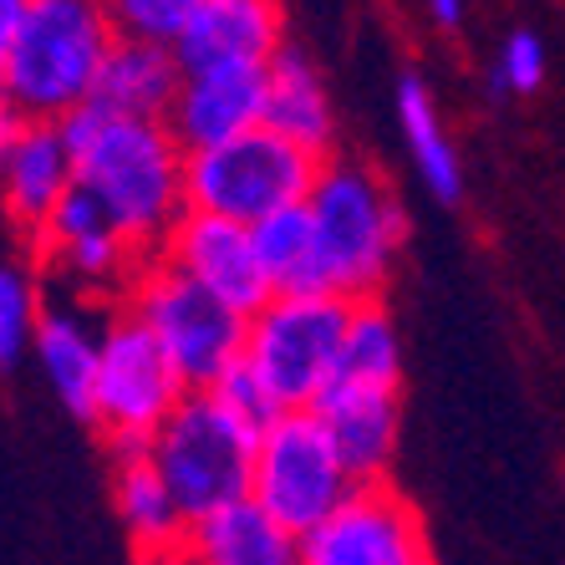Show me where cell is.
<instances>
[{
	"label": "cell",
	"instance_id": "cell-1",
	"mask_svg": "<svg viewBox=\"0 0 565 565\" xmlns=\"http://www.w3.org/2000/svg\"><path fill=\"white\" fill-rule=\"evenodd\" d=\"M62 128L72 138L82 194L143 260L163 255L173 224L189 214V153L169 122L82 107Z\"/></svg>",
	"mask_w": 565,
	"mask_h": 565
},
{
	"label": "cell",
	"instance_id": "cell-2",
	"mask_svg": "<svg viewBox=\"0 0 565 565\" xmlns=\"http://www.w3.org/2000/svg\"><path fill=\"white\" fill-rule=\"evenodd\" d=\"M306 214L316 230L321 260V296L342 301H382L403 245H408V210L393 184L356 153H331L316 173Z\"/></svg>",
	"mask_w": 565,
	"mask_h": 565
},
{
	"label": "cell",
	"instance_id": "cell-3",
	"mask_svg": "<svg viewBox=\"0 0 565 565\" xmlns=\"http://www.w3.org/2000/svg\"><path fill=\"white\" fill-rule=\"evenodd\" d=\"M118 41L107 0H31L0 93L31 122L77 118L93 103L97 77Z\"/></svg>",
	"mask_w": 565,
	"mask_h": 565
},
{
	"label": "cell",
	"instance_id": "cell-4",
	"mask_svg": "<svg viewBox=\"0 0 565 565\" xmlns=\"http://www.w3.org/2000/svg\"><path fill=\"white\" fill-rule=\"evenodd\" d=\"M255 444H260V428L239 418L230 403H220L214 393H189L153 434L148 459L158 463L189 525H204L210 514L250 500Z\"/></svg>",
	"mask_w": 565,
	"mask_h": 565
},
{
	"label": "cell",
	"instance_id": "cell-5",
	"mask_svg": "<svg viewBox=\"0 0 565 565\" xmlns=\"http://www.w3.org/2000/svg\"><path fill=\"white\" fill-rule=\"evenodd\" d=\"M352 301L321 296V290H286L270 296L245 327V367L265 382L280 413L316 408V397L331 387L342 362Z\"/></svg>",
	"mask_w": 565,
	"mask_h": 565
},
{
	"label": "cell",
	"instance_id": "cell-6",
	"mask_svg": "<svg viewBox=\"0 0 565 565\" xmlns=\"http://www.w3.org/2000/svg\"><path fill=\"white\" fill-rule=\"evenodd\" d=\"M122 306L169 352L179 377L189 382V393H214L224 382V372L239 367V356H245L250 316H239L235 306H224L220 296H210L199 280H189L184 270H173L163 255L143 260V270H138Z\"/></svg>",
	"mask_w": 565,
	"mask_h": 565
},
{
	"label": "cell",
	"instance_id": "cell-7",
	"mask_svg": "<svg viewBox=\"0 0 565 565\" xmlns=\"http://www.w3.org/2000/svg\"><path fill=\"white\" fill-rule=\"evenodd\" d=\"M189 397V382L169 362V352L148 337V327L128 306H113L103 327V356H97L93 387V428L113 454L148 448L153 434L173 418Z\"/></svg>",
	"mask_w": 565,
	"mask_h": 565
},
{
	"label": "cell",
	"instance_id": "cell-8",
	"mask_svg": "<svg viewBox=\"0 0 565 565\" xmlns=\"http://www.w3.org/2000/svg\"><path fill=\"white\" fill-rule=\"evenodd\" d=\"M352 489L356 479L347 469L342 448L331 444L327 423L316 418L311 408L280 413L276 423L260 428L250 504H260L280 530H290L296 540L311 535Z\"/></svg>",
	"mask_w": 565,
	"mask_h": 565
},
{
	"label": "cell",
	"instance_id": "cell-9",
	"mask_svg": "<svg viewBox=\"0 0 565 565\" xmlns=\"http://www.w3.org/2000/svg\"><path fill=\"white\" fill-rule=\"evenodd\" d=\"M316 173H321V158L286 143L280 132L255 128L220 148L189 153V210L255 230L270 214L306 204Z\"/></svg>",
	"mask_w": 565,
	"mask_h": 565
},
{
	"label": "cell",
	"instance_id": "cell-10",
	"mask_svg": "<svg viewBox=\"0 0 565 565\" xmlns=\"http://www.w3.org/2000/svg\"><path fill=\"white\" fill-rule=\"evenodd\" d=\"M31 250H36V265L52 290L82 296L107 311L128 301L132 280L143 270V255L107 224V214L82 189H72V199L52 214V224L31 239Z\"/></svg>",
	"mask_w": 565,
	"mask_h": 565
},
{
	"label": "cell",
	"instance_id": "cell-11",
	"mask_svg": "<svg viewBox=\"0 0 565 565\" xmlns=\"http://www.w3.org/2000/svg\"><path fill=\"white\" fill-rule=\"evenodd\" d=\"M428 555L418 504L393 479L356 484L311 535H301V565H418Z\"/></svg>",
	"mask_w": 565,
	"mask_h": 565
},
{
	"label": "cell",
	"instance_id": "cell-12",
	"mask_svg": "<svg viewBox=\"0 0 565 565\" xmlns=\"http://www.w3.org/2000/svg\"><path fill=\"white\" fill-rule=\"evenodd\" d=\"M163 260L173 270H184L189 280H199L210 296H220L224 306H235L239 316H255L276 296L260 265V250H255V230L235 220H220V214L189 210L184 220L173 224Z\"/></svg>",
	"mask_w": 565,
	"mask_h": 565
},
{
	"label": "cell",
	"instance_id": "cell-13",
	"mask_svg": "<svg viewBox=\"0 0 565 565\" xmlns=\"http://www.w3.org/2000/svg\"><path fill=\"white\" fill-rule=\"evenodd\" d=\"M286 46L290 41L280 0H204L173 56L184 72H220V66L265 72Z\"/></svg>",
	"mask_w": 565,
	"mask_h": 565
},
{
	"label": "cell",
	"instance_id": "cell-14",
	"mask_svg": "<svg viewBox=\"0 0 565 565\" xmlns=\"http://www.w3.org/2000/svg\"><path fill=\"white\" fill-rule=\"evenodd\" d=\"M316 418L327 423L331 444L342 448L347 469L356 484H382L403 444V387H377V382H342L316 397Z\"/></svg>",
	"mask_w": 565,
	"mask_h": 565
},
{
	"label": "cell",
	"instance_id": "cell-15",
	"mask_svg": "<svg viewBox=\"0 0 565 565\" xmlns=\"http://www.w3.org/2000/svg\"><path fill=\"white\" fill-rule=\"evenodd\" d=\"M103 327H107V306H93L82 296L52 290L46 311L36 327V356L41 377L56 393L72 418L93 423V387H97V356H103Z\"/></svg>",
	"mask_w": 565,
	"mask_h": 565
},
{
	"label": "cell",
	"instance_id": "cell-16",
	"mask_svg": "<svg viewBox=\"0 0 565 565\" xmlns=\"http://www.w3.org/2000/svg\"><path fill=\"white\" fill-rule=\"evenodd\" d=\"M265 128V72L220 66V72H184L179 97L169 107V132L184 153H204L230 138Z\"/></svg>",
	"mask_w": 565,
	"mask_h": 565
},
{
	"label": "cell",
	"instance_id": "cell-17",
	"mask_svg": "<svg viewBox=\"0 0 565 565\" xmlns=\"http://www.w3.org/2000/svg\"><path fill=\"white\" fill-rule=\"evenodd\" d=\"M77 189V158L62 122H31L26 138L0 169V210L26 239H36L52 214L62 210Z\"/></svg>",
	"mask_w": 565,
	"mask_h": 565
},
{
	"label": "cell",
	"instance_id": "cell-18",
	"mask_svg": "<svg viewBox=\"0 0 565 565\" xmlns=\"http://www.w3.org/2000/svg\"><path fill=\"white\" fill-rule=\"evenodd\" d=\"M265 128L280 132L286 143L306 148L321 163L331 153H342L337 148V103H331V87L321 77V66L301 46H286L276 62L265 66Z\"/></svg>",
	"mask_w": 565,
	"mask_h": 565
},
{
	"label": "cell",
	"instance_id": "cell-19",
	"mask_svg": "<svg viewBox=\"0 0 565 565\" xmlns=\"http://www.w3.org/2000/svg\"><path fill=\"white\" fill-rule=\"evenodd\" d=\"M113 510L118 525L128 535V545L138 551V561L148 555H173L189 545V514L179 510L173 489L163 484L158 463L148 459V448H122L113 454Z\"/></svg>",
	"mask_w": 565,
	"mask_h": 565
},
{
	"label": "cell",
	"instance_id": "cell-20",
	"mask_svg": "<svg viewBox=\"0 0 565 565\" xmlns=\"http://www.w3.org/2000/svg\"><path fill=\"white\" fill-rule=\"evenodd\" d=\"M184 66L173 56V46H153V41H118L107 56L97 93L87 107L118 113V118H158L169 122V107L179 97Z\"/></svg>",
	"mask_w": 565,
	"mask_h": 565
},
{
	"label": "cell",
	"instance_id": "cell-21",
	"mask_svg": "<svg viewBox=\"0 0 565 565\" xmlns=\"http://www.w3.org/2000/svg\"><path fill=\"white\" fill-rule=\"evenodd\" d=\"M393 107H397V132H403V148H408L413 169L418 179L428 184V194L444 199V204H459L463 199V158L454 148V132H448L444 113H438L434 93L418 72H403L397 77V93H393Z\"/></svg>",
	"mask_w": 565,
	"mask_h": 565
},
{
	"label": "cell",
	"instance_id": "cell-22",
	"mask_svg": "<svg viewBox=\"0 0 565 565\" xmlns=\"http://www.w3.org/2000/svg\"><path fill=\"white\" fill-rule=\"evenodd\" d=\"M184 551L194 565H301V540L250 500L194 525Z\"/></svg>",
	"mask_w": 565,
	"mask_h": 565
},
{
	"label": "cell",
	"instance_id": "cell-23",
	"mask_svg": "<svg viewBox=\"0 0 565 565\" xmlns=\"http://www.w3.org/2000/svg\"><path fill=\"white\" fill-rule=\"evenodd\" d=\"M337 377L342 382H377V387H403V331H397V316L387 311V301L352 306Z\"/></svg>",
	"mask_w": 565,
	"mask_h": 565
},
{
	"label": "cell",
	"instance_id": "cell-24",
	"mask_svg": "<svg viewBox=\"0 0 565 565\" xmlns=\"http://www.w3.org/2000/svg\"><path fill=\"white\" fill-rule=\"evenodd\" d=\"M255 250L270 276V290L286 296V290H321V260H316V230L306 204L296 210H280L270 220L255 224Z\"/></svg>",
	"mask_w": 565,
	"mask_h": 565
},
{
	"label": "cell",
	"instance_id": "cell-25",
	"mask_svg": "<svg viewBox=\"0 0 565 565\" xmlns=\"http://www.w3.org/2000/svg\"><path fill=\"white\" fill-rule=\"evenodd\" d=\"M46 276L41 265H21V260H0V372L11 377L36 347V327L46 311Z\"/></svg>",
	"mask_w": 565,
	"mask_h": 565
},
{
	"label": "cell",
	"instance_id": "cell-26",
	"mask_svg": "<svg viewBox=\"0 0 565 565\" xmlns=\"http://www.w3.org/2000/svg\"><path fill=\"white\" fill-rule=\"evenodd\" d=\"M204 0H107V15L122 41H153V46H179L189 21Z\"/></svg>",
	"mask_w": 565,
	"mask_h": 565
},
{
	"label": "cell",
	"instance_id": "cell-27",
	"mask_svg": "<svg viewBox=\"0 0 565 565\" xmlns=\"http://www.w3.org/2000/svg\"><path fill=\"white\" fill-rule=\"evenodd\" d=\"M545 87V41L530 26L510 31L494 56V72H489V93L494 97H530Z\"/></svg>",
	"mask_w": 565,
	"mask_h": 565
},
{
	"label": "cell",
	"instance_id": "cell-28",
	"mask_svg": "<svg viewBox=\"0 0 565 565\" xmlns=\"http://www.w3.org/2000/svg\"><path fill=\"white\" fill-rule=\"evenodd\" d=\"M214 397H220V403H230V408H235L245 423H255V428H265V423H276V418H280L276 397L265 393V382L255 377V372L245 367V362L224 372V382L214 387Z\"/></svg>",
	"mask_w": 565,
	"mask_h": 565
},
{
	"label": "cell",
	"instance_id": "cell-29",
	"mask_svg": "<svg viewBox=\"0 0 565 565\" xmlns=\"http://www.w3.org/2000/svg\"><path fill=\"white\" fill-rule=\"evenodd\" d=\"M26 128H31V118L11 103V97L0 93V169H6V158L15 153V143L26 138Z\"/></svg>",
	"mask_w": 565,
	"mask_h": 565
},
{
	"label": "cell",
	"instance_id": "cell-30",
	"mask_svg": "<svg viewBox=\"0 0 565 565\" xmlns=\"http://www.w3.org/2000/svg\"><path fill=\"white\" fill-rule=\"evenodd\" d=\"M31 0H0V82H6V62H11V46L21 36V21H26Z\"/></svg>",
	"mask_w": 565,
	"mask_h": 565
},
{
	"label": "cell",
	"instance_id": "cell-31",
	"mask_svg": "<svg viewBox=\"0 0 565 565\" xmlns=\"http://www.w3.org/2000/svg\"><path fill=\"white\" fill-rule=\"evenodd\" d=\"M423 6L434 15V26L454 31V26H463V6H469V0H423Z\"/></svg>",
	"mask_w": 565,
	"mask_h": 565
},
{
	"label": "cell",
	"instance_id": "cell-32",
	"mask_svg": "<svg viewBox=\"0 0 565 565\" xmlns=\"http://www.w3.org/2000/svg\"><path fill=\"white\" fill-rule=\"evenodd\" d=\"M138 565H194V561H189V551H173V555H148Z\"/></svg>",
	"mask_w": 565,
	"mask_h": 565
},
{
	"label": "cell",
	"instance_id": "cell-33",
	"mask_svg": "<svg viewBox=\"0 0 565 565\" xmlns=\"http://www.w3.org/2000/svg\"><path fill=\"white\" fill-rule=\"evenodd\" d=\"M418 565H438V561H434V555H428V561H418Z\"/></svg>",
	"mask_w": 565,
	"mask_h": 565
}]
</instances>
